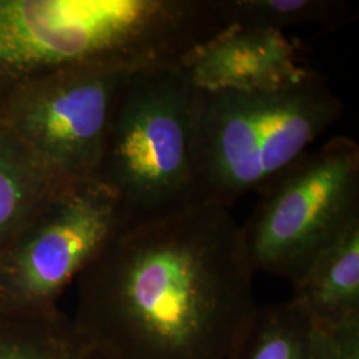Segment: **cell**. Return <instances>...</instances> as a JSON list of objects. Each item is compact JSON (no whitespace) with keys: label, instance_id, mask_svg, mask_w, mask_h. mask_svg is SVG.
<instances>
[{"label":"cell","instance_id":"4","mask_svg":"<svg viewBox=\"0 0 359 359\" xmlns=\"http://www.w3.org/2000/svg\"><path fill=\"white\" fill-rule=\"evenodd\" d=\"M156 40L145 0H0V104L57 68L139 67Z\"/></svg>","mask_w":359,"mask_h":359},{"label":"cell","instance_id":"6","mask_svg":"<svg viewBox=\"0 0 359 359\" xmlns=\"http://www.w3.org/2000/svg\"><path fill=\"white\" fill-rule=\"evenodd\" d=\"M128 224L120 200L100 180L68 182L0 250V304L57 306L65 289Z\"/></svg>","mask_w":359,"mask_h":359},{"label":"cell","instance_id":"12","mask_svg":"<svg viewBox=\"0 0 359 359\" xmlns=\"http://www.w3.org/2000/svg\"><path fill=\"white\" fill-rule=\"evenodd\" d=\"M313 326L290 299L257 305L234 338L226 359H313Z\"/></svg>","mask_w":359,"mask_h":359},{"label":"cell","instance_id":"2","mask_svg":"<svg viewBox=\"0 0 359 359\" xmlns=\"http://www.w3.org/2000/svg\"><path fill=\"white\" fill-rule=\"evenodd\" d=\"M342 114L344 104L316 71L274 90L194 88V203L231 208L245 194L261 192Z\"/></svg>","mask_w":359,"mask_h":359},{"label":"cell","instance_id":"7","mask_svg":"<svg viewBox=\"0 0 359 359\" xmlns=\"http://www.w3.org/2000/svg\"><path fill=\"white\" fill-rule=\"evenodd\" d=\"M132 72L109 65L57 68L13 90L0 115L57 177L96 179L118 90Z\"/></svg>","mask_w":359,"mask_h":359},{"label":"cell","instance_id":"9","mask_svg":"<svg viewBox=\"0 0 359 359\" xmlns=\"http://www.w3.org/2000/svg\"><path fill=\"white\" fill-rule=\"evenodd\" d=\"M292 285L290 301L316 325L359 323V218L320 250Z\"/></svg>","mask_w":359,"mask_h":359},{"label":"cell","instance_id":"11","mask_svg":"<svg viewBox=\"0 0 359 359\" xmlns=\"http://www.w3.org/2000/svg\"><path fill=\"white\" fill-rule=\"evenodd\" d=\"M0 359H107L57 306L0 304Z\"/></svg>","mask_w":359,"mask_h":359},{"label":"cell","instance_id":"13","mask_svg":"<svg viewBox=\"0 0 359 359\" xmlns=\"http://www.w3.org/2000/svg\"><path fill=\"white\" fill-rule=\"evenodd\" d=\"M228 26L283 32L301 26L333 27L350 18L346 3L338 0H219Z\"/></svg>","mask_w":359,"mask_h":359},{"label":"cell","instance_id":"10","mask_svg":"<svg viewBox=\"0 0 359 359\" xmlns=\"http://www.w3.org/2000/svg\"><path fill=\"white\" fill-rule=\"evenodd\" d=\"M68 182L52 173L0 115V250Z\"/></svg>","mask_w":359,"mask_h":359},{"label":"cell","instance_id":"5","mask_svg":"<svg viewBox=\"0 0 359 359\" xmlns=\"http://www.w3.org/2000/svg\"><path fill=\"white\" fill-rule=\"evenodd\" d=\"M241 225L253 274L294 283L325 246L359 218V147L337 136L309 151L259 192Z\"/></svg>","mask_w":359,"mask_h":359},{"label":"cell","instance_id":"8","mask_svg":"<svg viewBox=\"0 0 359 359\" xmlns=\"http://www.w3.org/2000/svg\"><path fill=\"white\" fill-rule=\"evenodd\" d=\"M182 68L194 88L206 90H274L311 71L286 34L240 26L225 27L196 47Z\"/></svg>","mask_w":359,"mask_h":359},{"label":"cell","instance_id":"1","mask_svg":"<svg viewBox=\"0 0 359 359\" xmlns=\"http://www.w3.org/2000/svg\"><path fill=\"white\" fill-rule=\"evenodd\" d=\"M231 208L126 225L79 276L72 320L107 359H226L256 309Z\"/></svg>","mask_w":359,"mask_h":359},{"label":"cell","instance_id":"3","mask_svg":"<svg viewBox=\"0 0 359 359\" xmlns=\"http://www.w3.org/2000/svg\"><path fill=\"white\" fill-rule=\"evenodd\" d=\"M193 90L182 67H157L129 74L118 90L96 179L129 224L194 203Z\"/></svg>","mask_w":359,"mask_h":359},{"label":"cell","instance_id":"14","mask_svg":"<svg viewBox=\"0 0 359 359\" xmlns=\"http://www.w3.org/2000/svg\"><path fill=\"white\" fill-rule=\"evenodd\" d=\"M311 358L359 359V323L345 326L314 323Z\"/></svg>","mask_w":359,"mask_h":359}]
</instances>
